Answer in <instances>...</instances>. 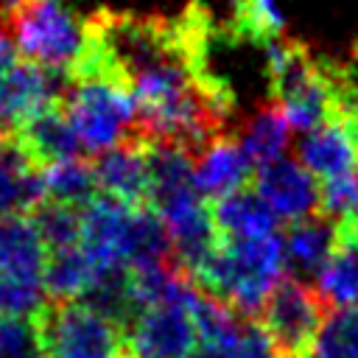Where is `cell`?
Here are the masks:
<instances>
[{"label": "cell", "instance_id": "obj_2", "mask_svg": "<svg viewBox=\"0 0 358 358\" xmlns=\"http://www.w3.org/2000/svg\"><path fill=\"white\" fill-rule=\"evenodd\" d=\"M6 34L22 59L70 76L84 50V22L70 0H25L6 22Z\"/></svg>", "mask_w": 358, "mask_h": 358}, {"label": "cell", "instance_id": "obj_7", "mask_svg": "<svg viewBox=\"0 0 358 358\" xmlns=\"http://www.w3.org/2000/svg\"><path fill=\"white\" fill-rule=\"evenodd\" d=\"M193 299L196 285L190 282L179 296L145 308L129 327V358H185L199 344Z\"/></svg>", "mask_w": 358, "mask_h": 358}, {"label": "cell", "instance_id": "obj_21", "mask_svg": "<svg viewBox=\"0 0 358 358\" xmlns=\"http://www.w3.org/2000/svg\"><path fill=\"white\" fill-rule=\"evenodd\" d=\"M308 358H358V308H336L324 316Z\"/></svg>", "mask_w": 358, "mask_h": 358}, {"label": "cell", "instance_id": "obj_16", "mask_svg": "<svg viewBox=\"0 0 358 358\" xmlns=\"http://www.w3.org/2000/svg\"><path fill=\"white\" fill-rule=\"evenodd\" d=\"M213 221L221 238L227 241H255L274 235V213L266 207V201L257 196V190H235L224 199H215L213 204Z\"/></svg>", "mask_w": 358, "mask_h": 358}, {"label": "cell", "instance_id": "obj_5", "mask_svg": "<svg viewBox=\"0 0 358 358\" xmlns=\"http://www.w3.org/2000/svg\"><path fill=\"white\" fill-rule=\"evenodd\" d=\"M70 78L20 56L0 22V134H14L28 117L59 103Z\"/></svg>", "mask_w": 358, "mask_h": 358}, {"label": "cell", "instance_id": "obj_17", "mask_svg": "<svg viewBox=\"0 0 358 358\" xmlns=\"http://www.w3.org/2000/svg\"><path fill=\"white\" fill-rule=\"evenodd\" d=\"M288 134H291V123L274 101L260 103L238 129V140L243 145V154L249 157V162L255 168H263V165L282 159V151L288 145Z\"/></svg>", "mask_w": 358, "mask_h": 358}, {"label": "cell", "instance_id": "obj_26", "mask_svg": "<svg viewBox=\"0 0 358 358\" xmlns=\"http://www.w3.org/2000/svg\"><path fill=\"white\" fill-rule=\"evenodd\" d=\"M185 358H229V352L218 344H207V341H199Z\"/></svg>", "mask_w": 358, "mask_h": 358}, {"label": "cell", "instance_id": "obj_4", "mask_svg": "<svg viewBox=\"0 0 358 358\" xmlns=\"http://www.w3.org/2000/svg\"><path fill=\"white\" fill-rule=\"evenodd\" d=\"M31 322L45 358H129L126 330L81 299H48Z\"/></svg>", "mask_w": 358, "mask_h": 358}, {"label": "cell", "instance_id": "obj_22", "mask_svg": "<svg viewBox=\"0 0 358 358\" xmlns=\"http://www.w3.org/2000/svg\"><path fill=\"white\" fill-rule=\"evenodd\" d=\"M31 221L36 224V232L45 243V255L70 249V246H81V210L78 207L45 199L31 213Z\"/></svg>", "mask_w": 358, "mask_h": 358}, {"label": "cell", "instance_id": "obj_23", "mask_svg": "<svg viewBox=\"0 0 358 358\" xmlns=\"http://www.w3.org/2000/svg\"><path fill=\"white\" fill-rule=\"evenodd\" d=\"M0 358H45L31 319H0Z\"/></svg>", "mask_w": 358, "mask_h": 358}, {"label": "cell", "instance_id": "obj_9", "mask_svg": "<svg viewBox=\"0 0 358 358\" xmlns=\"http://www.w3.org/2000/svg\"><path fill=\"white\" fill-rule=\"evenodd\" d=\"M14 140L20 143V148L25 151V157L39 168L48 171L50 165L67 162V159H78L81 157V143L64 115L62 101L36 112L34 117H28L17 131Z\"/></svg>", "mask_w": 358, "mask_h": 358}, {"label": "cell", "instance_id": "obj_3", "mask_svg": "<svg viewBox=\"0 0 358 358\" xmlns=\"http://www.w3.org/2000/svg\"><path fill=\"white\" fill-rule=\"evenodd\" d=\"M64 115L81 143V148L92 157L112 151L117 145L140 143L137 103L134 98L103 81H70L62 98Z\"/></svg>", "mask_w": 358, "mask_h": 358}, {"label": "cell", "instance_id": "obj_25", "mask_svg": "<svg viewBox=\"0 0 358 358\" xmlns=\"http://www.w3.org/2000/svg\"><path fill=\"white\" fill-rule=\"evenodd\" d=\"M229 358H280V355H277L274 344L268 341L266 330L249 319V322L243 324V333H241L238 344L232 347Z\"/></svg>", "mask_w": 358, "mask_h": 358}, {"label": "cell", "instance_id": "obj_8", "mask_svg": "<svg viewBox=\"0 0 358 358\" xmlns=\"http://www.w3.org/2000/svg\"><path fill=\"white\" fill-rule=\"evenodd\" d=\"M257 196L285 224L305 221L310 215H322V187L296 159H277L271 165L257 168L255 173Z\"/></svg>", "mask_w": 358, "mask_h": 358}, {"label": "cell", "instance_id": "obj_6", "mask_svg": "<svg viewBox=\"0 0 358 358\" xmlns=\"http://www.w3.org/2000/svg\"><path fill=\"white\" fill-rule=\"evenodd\" d=\"M327 313L330 308L319 296L316 285L285 274L260 310V327L266 330L280 358H308L310 344Z\"/></svg>", "mask_w": 358, "mask_h": 358}, {"label": "cell", "instance_id": "obj_28", "mask_svg": "<svg viewBox=\"0 0 358 358\" xmlns=\"http://www.w3.org/2000/svg\"><path fill=\"white\" fill-rule=\"evenodd\" d=\"M355 59H358V45H355Z\"/></svg>", "mask_w": 358, "mask_h": 358}, {"label": "cell", "instance_id": "obj_15", "mask_svg": "<svg viewBox=\"0 0 358 358\" xmlns=\"http://www.w3.org/2000/svg\"><path fill=\"white\" fill-rule=\"evenodd\" d=\"M336 249V221L327 215H310L305 221L288 224L282 235L285 252V271L288 277L308 280L322 271Z\"/></svg>", "mask_w": 358, "mask_h": 358}, {"label": "cell", "instance_id": "obj_27", "mask_svg": "<svg viewBox=\"0 0 358 358\" xmlns=\"http://www.w3.org/2000/svg\"><path fill=\"white\" fill-rule=\"evenodd\" d=\"M22 3H25V0H0V22H6Z\"/></svg>", "mask_w": 358, "mask_h": 358}, {"label": "cell", "instance_id": "obj_24", "mask_svg": "<svg viewBox=\"0 0 358 358\" xmlns=\"http://www.w3.org/2000/svg\"><path fill=\"white\" fill-rule=\"evenodd\" d=\"M358 213V182L352 176H341L322 185V215L341 221L347 215Z\"/></svg>", "mask_w": 358, "mask_h": 358}, {"label": "cell", "instance_id": "obj_12", "mask_svg": "<svg viewBox=\"0 0 358 358\" xmlns=\"http://www.w3.org/2000/svg\"><path fill=\"white\" fill-rule=\"evenodd\" d=\"M299 162L322 185L341 176H352L358 168V140L338 117H330L327 123L302 137Z\"/></svg>", "mask_w": 358, "mask_h": 358}, {"label": "cell", "instance_id": "obj_20", "mask_svg": "<svg viewBox=\"0 0 358 358\" xmlns=\"http://www.w3.org/2000/svg\"><path fill=\"white\" fill-rule=\"evenodd\" d=\"M42 179H45V199L48 201H59V204H70V207L84 210L98 196L92 162H87L81 157L50 165L48 171H42Z\"/></svg>", "mask_w": 358, "mask_h": 358}, {"label": "cell", "instance_id": "obj_18", "mask_svg": "<svg viewBox=\"0 0 358 358\" xmlns=\"http://www.w3.org/2000/svg\"><path fill=\"white\" fill-rule=\"evenodd\" d=\"M95 280V266L84 246L48 252L45 257V291L53 302H73L87 294Z\"/></svg>", "mask_w": 358, "mask_h": 358}, {"label": "cell", "instance_id": "obj_10", "mask_svg": "<svg viewBox=\"0 0 358 358\" xmlns=\"http://www.w3.org/2000/svg\"><path fill=\"white\" fill-rule=\"evenodd\" d=\"M252 168L255 165L243 154V145L235 134L215 137L193 157V179L199 193L207 199H224L249 187Z\"/></svg>", "mask_w": 358, "mask_h": 358}, {"label": "cell", "instance_id": "obj_13", "mask_svg": "<svg viewBox=\"0 0 358 358\" xmlns=\"http://www.w3.org/2000/svg\"><path fill=\"white\" fill-rule=\"evenodd\" d=\"M45 243L31 215L0 221V280L45 288Z\"/></svg>", "mask_w": 358, "mask_h": 358}, {"label": "cell", "instance_id": "obj_1", "mask_svg": "<svg viewBox=\"0 0 358 358\" xmlns=\"http://www.w3.org/2000/svg\"><path fill=\"white\" fill-rule=\"evenodd\" d=\"M285 277V252L282 238H255V241H227L221 238L218 249L204 257L190 280L207 296L229 305L243 319H252L263 310L274 285Z\"/></svg>", "mask_w": 358, "mask_h": 358}, {"label": "cell", "instance_id": "obj_14", "mask_svg": "<svg viewBox=\"0 0 358 358\" xmlns=\"http://www.w3.org/2000/svg\"><path fill=\"white\" fill-rule=\"evenodd\" d=\"M42 201V171L25 157L14 134H0V221L14 215H31Z\"/></svg>", "mask_w": 358, "mask_h": 358}, {"label": "cell", "instance_id": "obj_11", "mask_svg": "<svg viewBox=\"0 0 358 358\" xmlns=\"http://www.w3.org/2000/svg\"><path fill=\"white\" fill-rule=\"evenodd\" d=\"M92 171L101 196L131 210L148 207V165L143 145L129 143L103 151L92 162Z\"/></svg>", "mask_w": 358, "mask_h": 358}, {"label": "cell", "instance_id": "obj_29", "mask_svg": "<svg viewBox=\"0 0 358 358\" xmlns=\"http://www.w3.org/2000/svg\"><path fill=\"white\" fill-rule=\"evenodd\" d=\"M355 182H358V168H355Z\"/></svg>", "mask_w": 358, "mask_h": 358}, {"label": "cell", "instance_id": "obj_19", "mask_svg": "<svg viewBox=\"0 0 358 358\" xmlns=\"http://www.w3.org/2000/svg\"><path fill=\"white\" fill-rule=\"evenodd\" d=\"M227 34L235 42H255L266 48L285 36V17L277 0H232V20Z\"/></svg>", "mask_w": 358, "mask_h": 358}]
</instances>
